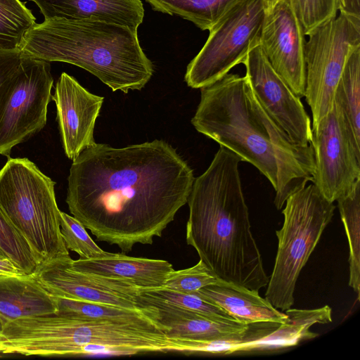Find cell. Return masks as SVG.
I'll return each instance as SVG.
<instances>
[{
	"label": "cell",
	"instance_id": "1",
	"mask_svg": "<svg viewBox=\"0 0 360 360\" xmlns=\"http://www.w3.org/2000/svg\"><path fill=\"white\" fill-rule=\"evenodd\" d=\"M193 171L169 143H95L72 161L66 202L98 240L129 252L150 245L187 203Z\"/></svg>",
	"mask_w": 360,
	"mask_h": 360
},
{
	"label": "cell",
	"instance_id": "2",
	"mask_svg": "<svg viewBox=\"0 0 360 360\" xmlns=\"http://www.w3.org/2000/svg\"><path fill=\"white\" fill-rule=\"evenodd\" d=\"M200 89L193 126L255 166L274 188L278 210L292 193L312 182L311 145L290 140L262 108L245 75L228 73Z\"/></svg>",
	"mask_w": 360,
	"mask_h": 360
},
{
	"label": "cell",
	"instance_id": "3",
	"mask_svg": "<svg viewBox=\"0 0 360 360\" xmlns=\"http://www.w3.org/2000/svg\"><path fill=\"white\" fill-rule=\"evenodd\" d=\"M240 162L239 156L220 146L207 169L195 178L187 201L186 238L219 279L259 292L269 278L251 231Z\"/></svg>",
	"mask_w": 360,
	"mask_h": 360
},
{
	"label": "cell",
	"instance_id": "4",
	"mask_svg": "<svg viewBox=\"0 0 360 360\" xmlns=\"http://www.w3.org/2000/svg\"><path fill=\"white\" fill-rule=\"evenodd\" d=\"M23 55L82 68L110 87L127 94L150 81L153 65L136 29L95 19H51L26 34Z\"/></svg>",
	"mask_w": 360,
	"mask_h": 360
},
{
	"label": "cell",
	"instance_id": "5",
	"mask_svg": "<svg viewBox=\"0 0 360 360\" xmlns=\"http://www.w3.org/2000/svg\"><path fill=\"white\" fill-rule=\"evenodd\" d=\"M167 332L153 317L115 320L49 314L20 318L15 342L24 356L194 352L193 340L171 338Z\"/></svg>",
	"mask_w": 360,
	"mask_h": 360
},
{
	"label": "cell",
	"instance_id": "6",
	"mask_svg": "<svg viewBox=\"0 0 360 360\" xmlns=\"http://www.w3.org/2000/svg\"><path fill=\"white\" fill-rule=\"evenodd\" d=\"M55 185L26 158H8L0 169V208L29 244L39 266L70 257L60 231Z\"/></svg>",
	"mask_w": 360,
	"mask_h": 360
},
{
	"label": "cell",
	"instance_id": "7",
	"mask_svg": "<svg viewBox=\"0 0 360 360\" xmlns=\"http://www.w3.org/2000/svg\"><path fill=\"white\" fill-rule=\"evenodd\" d=\"M285 203L283 224L276 231L278 243L274 266L265 293V299L281 311L294 304L300 274L330 222L335 208L314 184L295 191Z\"/></svg>",
	"mask_w": 360,
	"mask_h": 360
},
{
	"label": "cell",
	"instance_id": "8",
	"mask_svg": "<svg viewBox=\"0 0 360 360\" xmlns=\"http://www.w3.org/2000/svg\"><path fill=\"white\" fill-rule=\"evenodd\" d=\"M305 44L304 96L312 115L311 129L329 112L345 63L360 47V18L344 12L314 29Z\"/></svg>",
	"mask_w": 360,
	"mask_h": 360
},
{
	"label": "cell",
	"instance_id": "9",
	"mask_svg": "<svg viewBox=\"0 0 360 360\" xmlns=\"http://www.w3.org/2000/svg\"><path fill=\"white\" fill-rule=\"evenodd\" d=\"M266 7L264 0H240L210 30L208 38L187 66L184 79L193 89L219 80L243 63L259 44Z\"/></svg>",
	"mask_w": 360,
	"mask_h": 360
},
{
	"label": "cell",
	"instance_id": "10",
	"mask_svg": "<svg viewBox=\"0 0 360 360\" xmlns=\"http://www.w3.org/2000/svg\"><path fill=\"white\" fill-rule=\"evenodd\" d=\"M53 79L49 62L22 54L11 84L0 100V155L27 141L46 124Z\"/></svg>",
	"mask_w": 360,
	"mask_h": 360
},
{
	"label": "cell",
	"instance_id": "11",
	"mask_svg": "<svg viewBox=\"0 0 360 360\" xmlns=\"http://www.w3.org/2000/svg\"><path fill=\"white\" fill-rule=\"evenodd\" d=\"M311 133L315 162L312 184L326 200L334 202L349 193L360 180V146L335 98Z\"/></svg>",
	"mask_w": 360,
	"mask_h": 360
},
{
	"label": "cell",
	"instance_id": "12",
	"mask_svg": "<svg viewBox=\"0 0 360 360\" xmlns=\"http://www.w3.org/2000/svg\"><path fill=\"white\" fill-rule=\"evenodd\" d=\"M72 259L46 263L38 267L34 276L54 297L127 309H156L142 295L144 288L124 279L77 271L70 266Z\"/></svg>",
	"mask_w": 360,
	"mask_h": 360
},
{
	"label": "cell",
	"instance_id": "13",
	"mask_svg": "<svg viewBox=\"0 0 360 360\" xmlns=\"http://www.w3.org/2000/svg\"><path fill=\"white\" fill-rule=\"evenodd\" d=\"M245 76L259 104L295 144H311V126L300 98L274 70L259 44L243 62Z\"/></svg>",
	"mask_w": 360,
	"mask_h": 360
},
{
	"label": "cell",
	"instance_id": "14",
	"mask_svg": "<svg viewBox=\"0 0 360 360\" xmlns=\"http://www.w3.org/2000/svg\"><path fill=\"white\" fill-rule=\"evenodd\" d=\"M306 41L289 0L266 9L259 45L274 70L300 98L305 92Z\"/></svg>",
	"mask_w": 360,
	"mask_h": 360
},
{
	"label": "cell",
	"instance_id": "15",
	"mask_svg": "<svg viewBox=\"0 0 360 360\" xmlns=\"http://www.w3.org/2000/svg\"><path fill=\"white\" fill-rule=\"evenodd\" d=\"M51 99L65 155L75 160L84 149L96 143L94 133L104 97L83 87L73 77L62 72Z\"/></svg>",
	"mask_w": 360,
	"mask_h": 360
},
{
	"label": "cell",
	"instance_id": "16",
	"mask_svg": "<svg viewBox=\"0 0 360 360\" xmlns=\"http://www.w3.org/2000/svg\"><path fill=\"white\" fill-rule=\"evenodd\" d=\"M158 311V322L167 329L171 338L195 341H243L248 324L212 317L174 306L143 294Z\"/></svg>",
	"mask_w": 360,
	"mask_h": 360
},
{
	"label": "cell",
	"instance_id": "17",
	"mask_svg": "<svg viewBox=\"0 0 360 360\" xmlns=\"http://www.w3.org/2000/svg\"><path fill=\"white\" fill-rule=\"evenodd\" d=\"M44 20L95 19L138 30L144 17L141 0H30Z\"/></svg>",
	"mask_w": 360,
	"mask_h": 360
},
{
	"label": "cell",
	"instance_id": "18",
	"mask_svg": "<svg viewBox=\"0 0 360 360\" xmlns=\"http://www.w3.org/2000/svg\"><path fill=\"white\" fill-rule=\"evenodd\" d=\"M70 266L83 273L124 279L144 289L162 287L174 270L172 264L166 260L111 252L91 259H72Z\"/></svg>",
	"mask_w": 360,
	"mask_h": 360
},
{
	"label": "cell",
	"instance_id": "19",
	"mask_svg": "<svg viewBox=\"0 0 360 360\" xmlns=\"http://www.w3.org/2000/svg\"><path fill=\"white\" fill-rule=\"evenodd\" d=\"M56 311L55 297L34 275L0 276V330L15 319Z\"/></svg>",
	"mask_w": 360,
	"mask_h": 360
},
{
	"label": "cell",
	"instance_id": "20",
	"mask_svg": "<svg viewBox=\"0 0 360 360\" xmlns=\"http://www.w3.org/2000/svg\"><path fill=\"white\" fill-rule=\"evenodd\" d=\"M285 314L289 318L286 322L278 323L269 332L252 341L231 345L226 354L294 346L302 340L318 335L309 330L312 325L332 321V310L328 305L314 309L290 308L285 311Z\"/></svg>",
	"mask_w": 360,
	"mask_h": 360
},
{
	"label": "cell",
	"instance_id": "21",
	"mask_svg": "<svg viewBox=\"0 0 360 360\" xmlns=\"http://www.w3.org/2000/svg\"><path fill=\"white\" fill-rule=\"evenodd\" d=\"M198 295L226 310L244 324L270 321L285 323L288 316L274 307L259 292L228 286L210 285L193 293Z\"/></svg>",
	"mask_w": 360,
	"mask_h": 360
},
{
	"label": "cell",
	"instance_id": "22",
	"mask_svg": "<svg viewBox=\"0 0 360 360\" xmlns=\"http://www.w3.org/2000/svg\"><path fill=\"white\" fill-rule=\"evenodd\" d=\"M164 13L178 15L202 30H209L240 0H146Z\"/></svg>",
	"mask_w": 360,
	"mask_h": 360
},
{
	"label": "cell",
	"instance_id": "23",
	"mask_svg": "<svg viewBox=\"0 0 360 360\" xmlns=\"http://www.w3.org/2000/svg\"><path fill=\"white\" fill-rule=\"evenodd\" d=\"M348 240L349 285L360 300V180L347 195L337 200Z\"/></svg>",
	"mask_w": 360,
	"mask_h": 360
},
{
	"label": "cell",
	"instance_id": "24",
	"mask_svg": "<svg viewBox=\"0 0 360 360\" xmlns=\"http://www.w3.org/2000/svg\"><path fill=\"white\" fill-rule=\"evenodd\" d=\"M340 103L356 143L360 146V47L349 56L337 86Z\"/></svg>",
	"mask_w": 360,
	"mask_h": 360
},
{
	"label": "cell",
	"instance_id": "25",
	"mask_svg": "<svg viewBox=\"0 0 360 360\" xmlns=\"http://www.w3.org/2000/svg\"><path fill=\"white\" fill-rule=\"evenodd\" d=\"M35 18L20 0H0V51H21Z\"/></svg>",
	"mask_w": 360,
	"mask_h": 360
},
{
	"label": "cell",
	"instance_id": "26",
	"mask_svg": "<svg viewBox=\"0 0 360 360\" xmlns=\"http://www.w3.org/2000/svg\"><path fill=\"white\" fill-rule=\"evenodd\" d=\"M56 314L72 316L115 320H139L148 317L158 319V311L127 309L115 306L55 297Z\"/></svg>",
	"mask_w": 360,
	"mask_h": 360
},
{
	"label": "cell",
	"instance_id": "27",
	"mask_svg": "<svg viewBox=\"0 0 360 360\" xmlns=\"http://www.w3.org/2000/svg\"><path fill=\"white\" fill-rule=\"evenodd\" d=\"M0 250L25 274L34 275L38 262L25 238L13 227L0 208Z\"/></svg>",
	"mask_w": 360,
	"mask_h": 360
},
{
	"label": "cell",
	"instance_id": "28",
	"mask_svg": "<svg viewBox=\"0 0 360 360\" xmlns=\"http://www.w3.org/2000/svg\"><path fill=\"white\" fill-rule=\"evenodd\" d=\"M210 285L236 288L219 279L201 259L190 268L172 270L167 276L162 287L181 293L193 294Z\"/></svg>",
	"mask_w": 360,
	"mask_h": 360
},
{
	"label": "cell",
	"instance_id": "29",
	"mask_svg": "<svg viewBox=\"0 0 360 360\" xmlns=\"http://www.w3.org/2000/svg\"><path fill=\"white\" fill-rule=\"evenodd\" d=\"M143 293L180 308L223 320L238 322L221 307L196 294L181 293L164 287L144 289Z\"/></svg>",
	"mask_w": 360,
	"mask_h": 360
},
{
	"label": "cell",
	"instance_id": "30",
	"mask_svg": "<svg viewBox=\"0 0 360 360\" xmlns=\"http://www.w3.org/2000/svg\"><path fill=\"white\" fill-rule=\"evenodd\" d=\"M60 231L66 248L77 253L80 259L99 257L110 253L95 243L81 222L63 212H60Z\"/></svg>",
	"mask_w": 360,
	"mask_h": 360
},
{
	"label": "cell",
	"instance_id": "31",
	"mask_svg": "<svg viewBox=\"0 0 360 360\" xmlns=\"http://www.w3.org/2000/svg\"><path fill=\"white\" fill-rule=\"evenodd\" d=\"M305 36L318 26L335 18L339 12L338 0H289Z\"/></svg>",
	"mask_w": 360,
	"mask_h": 360
},
{
	"label": "cell",
	"instance_id": "32",
	"mask_svg": "<svg viewBox=\"0 0 360 360\" xmlns=\"http://www.w3.org/2000/svg\"><path fill=\"white\" fill-rule=\"evenodd\" d=\"M22 58L21 51H0V100L8 90Z\"/></svg>",
	"mask_w": 360,
	"mask_h": 360
},
{
	"label": "cell",
	"instance_id": "33",
	"mask_svg": "<svg viewBox=\"0 0 360 360\" xmlns=\"http://www.w3.org/2000/svg\"><path fill=\"white\" fill-rule=\"evenodd\" d=\"M339 11L360 18V0H338Z\"/></svg>",
	"mask_w": 360,
	"mask_h": 360
},
{
	"label": "cell",
	"instance_id": "34",
	"mask_svg": "<svg viewBox=\"0 0 360 360\" xmlns=\"http://www.w3.org/2000/svg\"><path fill=\"white\" fill-rule=\"evenodd\" d=\"M0 274L4 276H15L27 275L7 258H0Z\"/></svg>",
	"mask_w": 360,
	"mask_h": 360
},
{
	"label": "cell",
	"instance_id": "35",
	"mask_svg": "<svg viewBox=\"0 0 360 360\" xmlns=\"http://www.w3.org/2000/svg\"><path fill=\"white\" fill-rule=\"evenodd\" d=\"M280 1L281 0H264L266 9L272 7L274 5H275L277 2Z\"/></svg>",
	"mask_w": 360,
	"mask_h": 360
},
{
	"label": "cell",
	"instance_id": "36",
	"mask_svg": "<svg viewBox=\"0 0 360 360\" xmlns=\"http://www.w3.org/2000/svg\"><path fill=\"white\" fill-rule=\"evenodd\" d=\"M0 258L5 259L7 258L6 256L4 254V252L0 250Z\"/></svg>",
	"mask_w": 360,
	"mask_h": 360
},
{
	"label": "cell",
	"instance_id": "37",
	"mask_svg": "<svg viewBox=\"0 0 360 360\" xmlns=\"http://www.w3.org/2000/svg\"><path fill=\"white\" fill-rule=\"evenodd\" d=\"M0 276H4V275H2V274H0Z\"/></svg>",
	"mask_w": 360,
	"mask_h": 360
}]
</instances>
